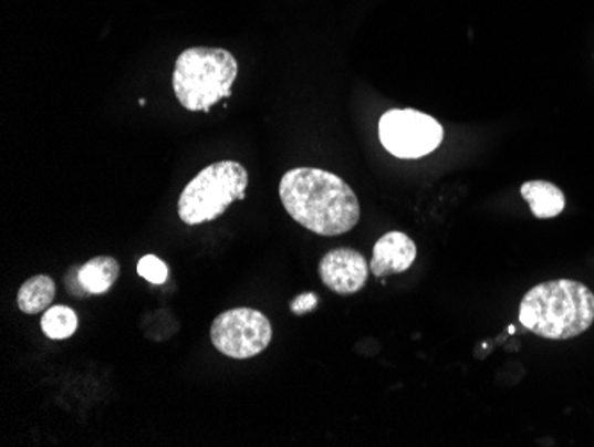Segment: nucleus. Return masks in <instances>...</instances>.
<instances>
[{
  "label": "nucleus",
  "mask_w": 594,
  "mask_h": 447,
  "mask_svg": "<svg viewBox=\"0 0 594 447\" xmlns=\"http://www.w3.org/2000/svg\"><path fill=\"white\" fill-rule=\"evenodd\" d=\"M286 212L301 227L317 236H341L358 225L359 201L338 175L317 168L286 171L280 183Z\"/></svg>",
  "instance_id": "1"
},
{
  "label": "nucleus",
  "mask_w": 594,
  "mask_h": 447,
  "mask_svg": "<svg viewBox=\"0 0 594 447\" xmlns=\"http://www.w3.org/2000/svg\"><path fill=\"white\" fill-rule=\"evenodd\" d=\"M520 321L538 337H579L594 323V292L576 280L538 283L520 303Z\"/></svg>",
  "instance_id": "2"
},
{
  "label": "nucleus",
  "mask_w": 594,
  "mask_h": 447,
  "mask_svg": "<svg viewBox=\"0 0 594 447\" xmlns=\"http://www.w3.org/2000/svg\"><path fill=\"white\" fill-rule=\"evenodd\" d=\"M239 64L232 52L216 46H195L178 55L173 90L187 111H210L232 95Z\"/></svg>",
  "instance_id": "3"
},
{
  "label": "nucleus",
  "mask_w": 594,
  "mask_h": 447,
  "mask_svg": "<svg viewBox=\"0 0 594 447\" xmlns=\"http://www.w3.org/2000/svg\"><path fill=\"white\" fill-rule=\"evenodd\" d=\"M248 171L237 160H219L201 169L178 198V216L186 225L213 221L233 201L244 200Z\"/></svg>",
  "instance_id": "4"
},
{
  "label": "nucleus",
  "mask_w": 594,
  "mask_h": 447,
  "mask_svg": "<svg viewBox=\"0 0 594 447\" xmlns=\"http://www.w3.org/2000/svg\"><path fill=\"white\" fill-rule=\"evenodd\" d=\"M379 139L392 156L420 159L440 146L444 128L420 111L392 110L379 119Z\"/></svg>",
  "instance_id": "5"
},
{
  "label": "nucleus",
  "mask_w": 594,
  "mask_h": 447,
  "mask_svg": "<svg viewBox=\"0 0 594 447\" xmlns=\"http://www.w3.org/2000/svg\"><path fill=\"white\" fill-rule=\"evenodd\" d=\"M210 339L222 355L246 361L268 350L272 339L271 321L253 309H232L216 318L210 329Z\"/></svg>",
  "instance_id": "6"
},
{
  "label": "nucleus",
  "mask_w": 594,
  "mask_h": 447,
  "mask_svg": "<svg viewBox=\"0 0 594 447\" xmlns=\"http://www.w3.org/2000/svg\"><path fill=\"white\" fill-rule=\"evenodd\" d=\"M319 277L330 291L354 294L367 285V259L353 248H335L321 259Z\"/></svg>",
  "instance_id": "7"
},
{
  "label": "nucleus",
  "mask_w": 594,
  "mask_h": 447,
  "mask_svg": "<svg viewBox=\"0 0 594 447\" xmlns=\"http://www.w3.org/2000/svg\"><path fill=\"white\" fill-rule=\"evenodd\" d=\"M417 259V245L403 232H388L374 245L371 273L377 279L404 273Z\"/></svg>",
  "instance_id": "8"
},
{
  "label": "nucleus",
  "mask_w": 594,
  "mask_h": 447,
  "mask_svg": "<svg viewBox=\"0 0 594 447\" xmlns=\"http://www.w3.org/2000/svg\"><path fill=\"white\" fill-rule=\"evenodd\" d=\"M522 197L531 207L532 215L538 219H550L563 212L566 197L561 188L546 180H531L520 188Z\"/></svg>",
  "instance_id": "9"
},
{
  "label": "nucleus",
  "mask_w": 594,
  "mask_h": 447,
  "mask_svg": "<svg viewBox=\"0 0 594 447\" xmlns=\"http://www.w3.org/2000/svg\"><path fill=\"white\" fill-rule=\"evenodd\" d=\"M119 277L118 260L113 257H93L79 268V280L90 294H104Z\"/></svg>",
  "instance_id": "10"
},
{
  "label": "nucleus",
  "mask_w": 594,
  "mask_h": 447,
  "mask_svg": "<svg viewBox=\"0 0 594 447\" xmlns=\"http://www.w3.org/2000/svg\"><path fill=\"white\" fill-rule=\"evenodd\" d=\"M55 298V283L46 274H37L22 283L17 303L23 314L34 315L45 312Z\"/></svg>",
  "instance_id": "11"
},
{
  "label": "nucleus",
  "mask_w": 594,
  "mask_h": 447,
  "mask_svg": "<svg viewBox=\"0 0 594 447\" xmlns=\"http://www.w3.org/2000/svg\"><path fill=\"white\" fill-rule=\"evenodd\" d=\"M79 318L70 306L55 305L46 309L41 318V330L52 341H63L77 332Z\"/></svg>",
  "instance_id": "12"
},
{
  "label": "nucleus",
  "mask_w": 594,
  "mask_h": 447,
  "mask_svg": "<svg viewBox=\"0 0 594 447\" xmlns=\"http://www.w3.org/2000/svg\"><path fill=\"white\" fill-rule=\"evenodd\" d=\"M137 273L148 282L160 285V283L168 280L169 270L168 266L164 264L159 257L145 256L137 264Z\"/></svg>",
  "instance_id": "13"
},
{
  "label": "nucleus",
  "mask_w": 594,
  "mask_h": 447,
  "mask_svg": "<svg viewBox=\"0 0 594 447\" xmlns=\"http://www.w3.org/2000/svg\"><path fill=\"white\" fill-rule=\"evenodd\" d=\"M317 306V297L315 294H301V297L295 298L292 302L291 311L295 315L309 314L310 311H313Z\"/></svg>",
  "instance_id": "14"
}]
</instances>
